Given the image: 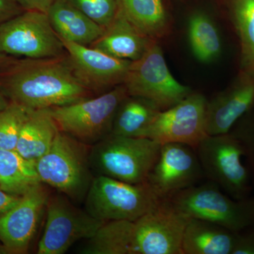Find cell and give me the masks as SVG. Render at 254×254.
<instances>
[{"instance_id":"6da1fadb","label":"cell","mask_w":254,"mask_h":254,"mask_svg":"<svg viewBox=\"0 0 254 254\" xmlns=\"http://www.w3.org/2000/svg\"><path fill=\"white\" fill-rule=\"evenodd\" d=\"M0 91L29 110L49 109L91 98L67 53L43 59L11 58L0 67Z\"/></svg>"},{"instance_id":"7a4b0ae2","label":"cell","mask_w":254,"mask_h":254,"mask_svg":"<svg viewBox=\"0 0 254 254\" xmlns=\"http://www.w3.org/2000/svg\"><path fill=\"white\" fill-rule=\"evenodd\" d=\"M161 144L145 137L110 134L92 145L93 173L130 184H143L158 158Z\"/></svg>"},{"instance_id":"3957f363","label":"cell","mask_w":254,"mask_h":254,"mask_svg":"<svg viewBox=\"0 0 254 254\" xmlns=\"http://www.w3.org/2000/svg\"><path fill=\"white\" fill-rule=\"evenodd\" d=\"M36 167L43 185L76 201L86 198L94 178L87 145L60 131Z\"/></svg>"},{"instance_id":"277c9868","label":"cell","mask_w":254,"mask_h":254,"mask_svg":"<svg viewBox=\"0 0 254 254\" xmlns=\"http://www.w3.org/2000/svg\"><path fill=\"white\" fill-rule=\"evenodd\" d=\"M128 95L125 85H119L95 98L48 110L60 131L93 145L111 134L118 107Z\"/></svg>"},{"instance_id":"5b68a950","label":"cell","mask_w":254,"mask_h":254,"mask_svg":"<svg viewBox=\"0 0 254 254\" xmlns=\"http://www.w3.org/2000/svg\"><path fill=\"white\" fill-rule=\"evenodd\" d=\"M160 200L147 182L130 184L96 175L85 198V208L87 213L101 221L135 222Z\"/></svg>"},{"instance_id":"8992f818","label":"cell","mask_w":254,"mask_h":254,"mask_svg":"<svg viewBox=\"0 0 254 254\" xmlns=\"http://www.w3.org/2000/svg\"><path fill=\"white\" fill-rule=\"evenodd\" d=\"M168 199L190 218L208 220L237 233L254 227V196L235 199L210 181Z\"/></svg>"},{"instance_id":"52a82bcc","label":"cell","mask_w":254,"mask_h":254,"mask_svg":"<svg viewBox=\"0 0 254 254\" xmlns=\"http://www.w3.org/2000/svg\"><path fill=\"white\" fill-rule=\"evenodd\" d=\"M205 177L235 199L250 196L253 184L240 141L230 133L208 135L195 146Z\"/></svg>"},{"instance_id":"ba28073f","label":"cell","mask_w":254,"mask_h":254,"mask_svg":"<svg viewBox=\"0 0 254 254\" xmlns=\"http://www.w3.org/2000/svg\"><path fill=\"white\" fill-rule=\"evenodd\" d=\"M124 85L128 95L149 100L160 111L172 108L192 93L190 87L174 78L156 41L139 60L132 62Z\"/></svg>"},{"instance_id":"9c48e42d","label":"cell","mask_w":254,"mask_h":254,"mask_svg":"<svg viewBox=\"0 0 254 254\" xmlns=\"http://www.w3.org/2000/svg\"><path fill=\"white\" fill-rule=\"evenodd\" d=\"M0 52L26 59L56 58L66 53L46 13L23 11L0 26Z\"/></svg>"},{"instance_id":"30bf717a","label":"cell","mask_w":254,"mask_h":254,"mask_svg":"<svg viewBox=\"0 0 254 254\" xmlns=\"http://www.w3.org/2000/svg\"><path fill=\"white\" fill-rule=\"evenodd\" d=\"M190 217L169 199L134 222L131 254H183L182 241Z\"/></svg>"},{"instance_id":"8fae6325","label":"cell","mask_w":254,"mask_h":254,"mask_svg":"<svg viewBox=\"0 0 254 254\" xmlns=\"http://www.w3.org/2000/svg\"><path fill=\"white\" fill-rule=\"evenodd\" d=\"M46 223L38 245V254H63L80 240L91 238L105 222L76 208L64 195L50 196Z\"/></svg>"},{"instance_id":"7c38bea8","label":"cell","mask_w":254,"mask_h":254,"mask_svg":"<svg viewBox=\"0 0 254 254\" xmlns=\"http://www.w3.org/2000/svg\"><path fill=\"white\" fill-rule=\"evenodd\" d=\"M207 103L204 95L192 92L172 108L159 112L143 137L161 145L180 143L195 148L208 135Z\"/></svg>"},{"instance_id":"4fadbf2b","label":"cell","mask_w":254,"mask_h":254,"mask_svg":"<svg viewBox=\"0 0 254 254\" xmlns=\"http://www.w3.org/2000/svg\"><path fill=\"white\" fill-rule=\"evenodd\" d=\"M194 148L180 143H164L147 183L160 199L198 185L204 178Z\"/></svg>"},{"instance_id":"5bb4252c","label":"cell","mask_w":254,"mask_h":254,"mask_svg":"<svg viewBox=\"0 0 254 254\" xmlns=\"http://www.w3.org/2000/svg\"><path fill=\"white\" fill-rule=\"evenodd\" d=\"M62 41L75 72L90 91L101 94L124 84L131 61L119 59L92 47Z\"/></svg>"},{"instance_id":"9a60e30c","label":"cell","mask_w":254,"mask_h":254,"mask_svg":"<svg viewBox=\"0 0 254 254\" xmlns=\"http://www.w3.org/2000/svg\"><path fill=\"white\" fill-rule=\"evenodd\" d=\"M49 197L48 190L41 184L0 215V241L10 254L27 252Z\"/></svg>"},{"instance_id":"2e32d148","label":"cell","mask_w":254,"mask_h":254,"mask_svg":"<svg viewBox=\"0 0 254 254\" xmlns=\"http://www.w3.org/2000/svg\"><path fill=\"white\" fill-rule=\"evenodd\" d=\"M254 106V78L241 71L230 86L207 103V133H229L237 122Z\"/></svg>"},{"instance_id":"e0dca14e","label":"cell","mask_w":254,"mask_h":254,"mask_svg":"<svg viewBox=\"0 0 254 254\" xmlns=\"http://www.w3.org/2000/svg\"><path fill=\"white\" fill-rule=\"evenodd\" d=\"M155 40L148 38L126 17L121 6L111 24L91 46L119 59L134 62L145 54Z\"/></svg>"},{"instance_id":"ac0fdd59","label":"cell","mask_w":254,"mask_h":254,"mask_svg":"<svg viewBox=\"0 0 254 254\" xmlns=\"http://www.w3.org/2000/svg\"><path fill=\"white\" fill-rule=\"evenodd\" d=\"M57 34L64 41L91 46L105 32L68 0H57L48 12Z\"/></svg>"},{"instance_id":"d6986e66","label":"cell","mask_w":254,"mask_h":254,"mask_svg":"<svg viewBox=\"0 0 254 254\" xmlns=\"http://www.w3.org/2000/svg\"><path fill=\"white\" fill-rule=\"evenodd\" d=\"M237 237L218 224L190 218L182 241L183 254H232Z\"/></svg>"},{"instance_id":"ffe728a7","label":"cell","mask_w":254,"mask_h":254,"mask_svg":"<svg viewBox=\"0 0 254 254\" xmlns=\"http://www.w3.org/2000/svg\"><path fill=\"white\" fill-rule=\"evenodd\" d=\"M59 131L49 110H31L15 150L23 158L36 163L50 149Z\"/></svg>"},{"instance_id":"44dd1931","label":"cell","mask_w":254,"mask_h":254,"mask_svg":"<svg viewBox=\"0 0 254 254\" xmlns=\"http://www.w3.org/2000/svg\"><path fill=\"white\" fill-rule=\"evenodd\" d=\"M41 184L36 163L23 158L16 150L0 149V189L22 195Z\"/></svg>"},{"instance_id":"7402d4cb","label":"cell","mask_w":254,"mask_h":254,"mask_svg":"<svg viewBox=\"0 0 254 254\" xmlns=\"http://www.w3.org/2000/svg\"><path fill=\"white\" fill-rule=\"evenodd\" d=\"M160 110L149 100L128 95L120 103L114 118L111 134L143 137Z\"/></svg>"},{"instance_id":"603a6c76","label":"cell","mask_w":254,"mask_h":254,"mask_svg":"<svg viewBox=\"0 0 254 254\" xmlns=\"http://www.w3.org/2000/svg\"><path fill=\"white\" fill-rule=\"evenodd\" d=\"M134 222L111 220L105 222L86 240L79 250L83 254H131Z\"/></svg>"},{"instance_id":"cb8c5ba5","label":"cell","mask_w":254,"mask_h":254,"mask_svg":"<svg viewBox=\"0 0 254 254\" xmlns=\"http://www.w3.org/2000/svg\"><path fill=\"white\" fill-rule=\"evenodd\" d=\"M124 14L145 36L156 41L168 30L162 0H120Z\"/></svg>"},{"instance_id":"d4e9b609","label":"cell","mask_w":254,"mask_h":254,"mask_svg":"<svg viewBox=\"0 0 254 254\" xmlns=\"http://www.w3.org/2000/svg\"><path fill=\"white\" fill-rule=\"evenodd\" d=\"M230 14L241 46V71L254 78V0H230Z\"/></svg>"},{"instance_id":"484cf974","label":"cell","mask_w":254,"mask_h":254,"mask_svg":"<svg viewBox=\"0 0 254 254\" xmlns=\"http://www.w3.org/2000/svg\"><path fill=\"white\" fill-rule=\"evenodd\" d=\"M189 38L193 55L201 63H210L221 53L218 29L213 21L203 13H196L190 18Z\"/></svg>"},{"instance_id":"4316f807","label":"cell","mask_w":254,"mask_h":254,"mask_svg":"<svg viewBox=\"0 0 254 254\" xmlns=\"http://www.w3.org/2000/svg\"><path fill=\"white\" fill-rule=\"evenodd\" d=\"M31 110L9 102L0 111V149L15 150L21 128Z\"/></svg>"},{"instance_id":"83f0119b","label":"cell","mask_w":254,"mask_h":254,"mask_svg":"<svg viewBox=\"0 0 254 254\" xmlns=\"http://www.w3.org/2000/svg\"><path fill=\"white\" fill-rule=\"evenodd\" d=\"M88 18L106 28L120 10V0H68Z\"/></svg>"},{"instance_id":"f1b7e54d","label":"cell","mask_w":254,"mask_h":254,"mask_svg":"<svg viewBox=\"0 0 254 254\" xmlns=\"http://www.w3.org/2000/svg\"><path fill=\"white\" fill-rule=\"evenodd\" d=\"M229 133L240 141L243 148L254 187V106L237 122Z\"/></svg>"},{"instance_id":"f546056e","label":"cell","mask_w":254,"mask_h":254,"mask_svg":"<svg viewBox=\"0 0 254 254\" xmlns=\"http://www.w3.org/2000/svg\"><path fill=\"white\" fill-rule=\"evenodd\" d=\"M232 254H254V227L237 233Z\"/></svg>"},{"instance_id":"4dcf8cb0","label":"cell","mask_w":254,"mask_h":254,"mask_svg":"<svg viewBox=\"0 0 254 254\" xmlns=\"http://www.w3.org/2000/svg\"><path fill=\"white\" fill-rule=\"evenodd\" d=\"M23 11L16 0H0V26Z\"/></svg>"},{"instance_id":"1f68e13d","label":"cell","mask_w":254,"mask_h":254,"mask_svg":"<svg viewBox=\"0 0 254 254\" xmlns=\"http://www.w3.org/2000/svg\"><path fill=\"white\" fill-rule=\"evenodd\" d=\"M57 0H16L24 11H37L48 14Z\"/></svg>"},{"instance_id":"d6a6232c","label":"cell","mask_w":254,"mask_h":254,"mask_svg":"<svg viewBox=\"0 0 254 254\" xmlns=\"http://www.w3.org/2000/svg\"><path fill=\"white\" fill-rule=\"evenodd\" d=\"M21 195L11 194L0 189V215L18 203Z\"/></svg>"},{"instance_id":"836d02e7","label":"cell","mask_w":254,"mask_h":254,"mask_svg":"<svg viewBox=\"0 0 254 254\" xmlns=\"http://www.w3.org/2000/svg\"><path fill=\"white\" fill-rule=\"evenodd\" d=\"M9 101L6 97L4 96V95L1 93V91H0V111L4 110V108H6V107L9 105Z\"/></svg>"},{"instance_id":"e575fe53","label":"cell","mask_w":254,"mask_h":254,"mask_svg":"<svg viewBox=\"0 0 254 254\" xmlns=\"http://www.w3.org/2000/svg\"><path fill=\"white\" fill-rule=\"evenodd\" d=\"M11 58V57L8 56L0 52V67H1Z\"/></svg>"},{"instance_id":"d590c367","label":"cell","mask_w":254,"mask_h":254,"mask_svg":"<svg viewBox=\"0 0 254 254\" xmlns=\"http://www.w3.org/2000/svg\"><path fill=\"white\" fill-rule=\"evenodd\" d=\"M10 254L9 250L4 247V245H0V254Z\"/></svg>"}]
</instances>
